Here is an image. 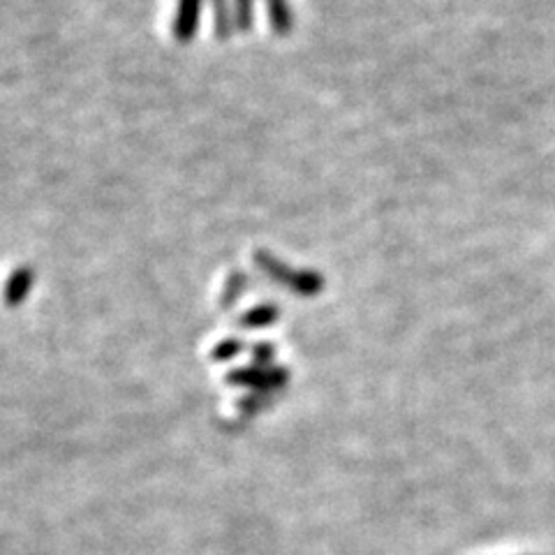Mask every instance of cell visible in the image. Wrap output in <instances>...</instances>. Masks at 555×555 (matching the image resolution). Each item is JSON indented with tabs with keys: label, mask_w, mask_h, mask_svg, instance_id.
I'll use <instances>...</instances> for the list:
<instances>
[{
	"label": "cell",
	"mask_w": 555,
	"mask_h": 555,
	"mask_svg": "<svg viewBox=\"0 0 555 555\" xmlns=\"http://www.w3.org/2000/svg\"><path fill=\"white\" fill-rule=\"evenodd\" d=\"M289 380V373L285 369H271V366H250V369H238L227 375V382L236 386H250L257 393H273L283 389Z\"/></svg>",
	"instance_id": "1"
},
{
	"label": "cell",
	"mask_w": 555,
	"mask_h": 555,
	"mask_svg": "<svg viewBox=\"0 0 555 555\" xmlns=\"http://www.w3.org/2000/svg\"><path fill=\"white\" fill-rule=\"evenodd\" d=\"M257 267L264 269L276 283H283L292 289H299L301 294H315V292L322 287L319 276H312V273H292L287 267H283L280 261L273 260L271 255H267V253H257Z\"/></svg>",
	"instance_id": "2"
},
{
	"label": "cell",
	"mask_w": 555,
	"mask_h": 555,
	"mask_svg": "<svg viewBox=\"0 0 555 555\" xmlns=\"http://www.w3.org/2000/svg\"><path fill=\"white\" fill-rule=\"evenodd\" d=\"M199 12H202V0H178V10H176L174 35L181 45L193 42L195 33L199 26Z\"/></svg>",
	"instance_id": "3"
},
{
	"label": "cell",
	"mask_w": 555,
	"mask_h": 555,
	"mask_svg": "<svg viewBox=\"0 0 555 555\" xmlns=\"http://www.w3.org/2000/svg\"><path fill=\"white\" fill-rule=\"evenodd\" d=\"M33 285H35L33 269L21 267L17 269V271H12V276L7 278L5 289H3V301H5V306L10 308L21 306L30 289H33Z\"/></svg>",
	"instance_id": "4"
},
{
	"label": "cell",
	"mask_w": 555,
	"mask_h": 555,
	"mask_svg": "<svg viewBox=\"0 0 555 555\" xmlns=\"http://www.w3.org/2000/svg\"><path fill=\"white\" fill-rule=\"evenodd\" d=\"M278 308L271 306V303H264V306H257L253 311H248L244 318L238 319V322L248 327V329H260V327H269L278 319Z\"/></svg>",
	"instance_id": "5"
},
{
	"label": "cell",
	"mask_w": 555,
	"mask_h": 555,
	"mask_svg": "<svg viewBox=\"0 0 555 555\" xmlns=\"http://www.w3.org/2000/svg\"><path fill=\"white\" fill-rule=\"evenodd\" d=\"M211 5H213L218 40H227L234 30V14L232 10H229V3H227V0H211Z\"/></svg>",
	"instance_id": "6"
},
{
	"label": "cell",
	"mask_w": 555,
	"mask_h": 555,
	"mask_svg": "<svg viewBox=\"0 0 555 555\" xmlns=\"http://www.w3.org/2000/svg\"><path fill=\"white\" fill-rule=\"evenodd\" d=\"M245 289H248V276L245 273H238L234 271L232 276L227 278V285L222 289V296H220V306L222 308H232L241 294H244Z\"/></svg>",
	"instance_id": "7"
},
{
	"label": "cell",
	"mask_w": 555,
	"mask_h": 555,
	"mask_svg": "<svg viewBox=\"0 0 555 555\" xmlns=\"http://www.w3.org/2000/svg\"><path fill=\"white\" fill-rule=\"evenodd\" d=\"M269 14H271V23L278 33L292 30V12L285 0H269Z\"/></svg>",
	"instance_id": "8"
},
{
	"label": "cell",
	"mask_w": 555,
	"mask_h": 555,
	"mask_svg": "<svg viewBox=\"0 0 555 555\" xmlns=\"http://www.w3.org/2000/svg\"><path fill=\"white\" fill-rule=\"evenodd\" d=\"M271 402H273L271 393H257V391H253L250 396H245L244 401L238 402V410H241L245 417H253V414L261 412V410H267Z\"/></svg>",
	"instance_id": "9"
},
{
	"label": "cell",
	"mask_w": 555,
	"mask_h": 555,
	"mask_svg": "<svg viewBox=\"0 0 555 555\" xmlns=\"http://www.w3.org/2000/svg\"><path fill=\"white\" fill-rule=\"evenodd\" d=\"M234 26L238 30H250V26H253V0H234Z\"/></svg>",
	"instance_id": "10"
},
{
	"label": "cell",
	"mask_w": 555,
	"mask_h": 555,
	"mask_svg": "<svg viewBox=\"0 0 555 555\" xmlns=\"http://www.w3.org/2000/svg\"><path fill=\"white\" fill-rule=\"evenodd\" d=\"M241 350H244V343H241V340L227 338L213 347V359H216V361H229V359H234L236 354H241Z\"/></svg>",
	"instance_id": "11"
},
{
	"label": "cell",
	"mask_w": 555,
	"mask_h": 555,
	"mask_svg": "<svg viewBox=\"0 0 555 555\" xmlns=\"http://www.w3.org/2000/svg\"><path fill=\"white\" fill-rule=\"evenodd\" d=\"M253 357H255V366H271L273 347L269 343H260L253 347Z\"/></svg>",
	"instance_id": "12"
}]
</instances>
